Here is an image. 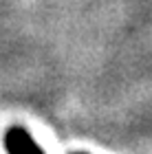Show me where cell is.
Wrapping results in <instances>:
<instances>
[{"mask_svg": "<svg viewBox=\"0 0 152 154\" xmlns=\"http://www.w3.org/2000/svg\"><path fill=\"white\" fill-rule=\"evenodd\" d=\"M5 150H7V154H44L42 148L36 143V139L20 125H13V128L7 130Z\"/></svg>", "mask_w": 152, "mask_h": 154, "instance_id": "cell-1", "label": "cell"}]
</instances>
